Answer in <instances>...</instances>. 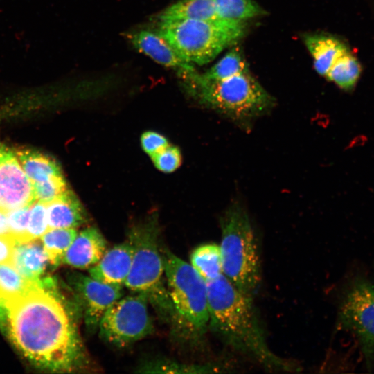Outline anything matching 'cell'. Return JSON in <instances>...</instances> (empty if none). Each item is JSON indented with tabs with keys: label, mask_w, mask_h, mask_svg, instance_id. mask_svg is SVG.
Wrapping results in <instances>:
<instances>
[{
	"label": "cell",
	"mask_w": 374,
	"mask_h": 374,
	"mask_svg": "<svg viewBox=\"0 0 374 374\" xmlns=\"http://www.w3.org/2000/svg\"><path fill=\"white\" fill-rule=\"evenodd\" d=\"M54 290L37 286L2 304L3 329L34 365L71 372L87 366L88 358L74 320Z\"/></svg>",
	"instance_id": "cell-1"
},
{
	"label": "cell",
	"mask_w": 374,
	"mask_h": 374,
	"mask_svg": "<svg viewBox=\"0 0 374 374\" xmlns=\"http://www.w3.org/2000/svg\"><path fill=\"white\" fill-rule=\"evenodd\" d=\"M209 326L234 350L263 368L275 371H297L299 367L276 355L267 344L253 303L223 274L207 281Z\"/></svg>",
	"instance_id": "cell-2"
},
{
	"label": "cell",
	"mask_w": 374,
	"mask_h": 374,
	"mask_svg": "<svg viewBox=\"0 0 374 374\" xmlns=\"http://www.w3.org/2000/svg\"><path fill=\"white\" fill-rule=\"evenodd\" d=\"M164 274L172 306V332L195 344L204 338L209 326L206 282L193 266L170 250H162Z\"/></svg>",
	"instance_id": "cell-3"
},
{
	"label": "cell",
	"mask_w": 374,
	"mask_h": 374,
	"mask_svg": "<svg viewBox=\"0 0 374 374\" xmlns=\"http://www.w3.org/2000/svg\"><path fill=\"white\" fill-rule=\"evenodd\" d=\"M222 274L240 291L253 297L261 281L260 259L249 217L238 204L220 220Z\"/></svg>",
	"instance_id": "cell-4"
},
{
	"label": "cell",
	"mask_w": 374,
	"mask_h": 374,
	"mask_svg": "<svg viewBox=\"0 0 374 374\" xmlns=\"http://www.w3.org/2000/svg\"><path fill=\"white\" fill-rule=\"evenodd\" d=\"M159 234L154 219L131 230L127 240L133 246L134 255L124 285L133 292L145 294L159 316L170 323L172 306L163 278L164 265Z\"/></svg>",
	"instance_id": "cell-5"
},
{
	"label": "cell",
	"mask_w": 374,
	"mask_h": 374,
	"mask_svg": "<svg viewBox=\"0 0 374 374\" xmlns=\"http://www.w3.org/2000/svg\"><path fill=\"white\" fill-rule=\"evenodd\" d=\"M158 32L184 61L203 65L238 41L244 34V24L188 19L163 20Z\"/></svg>",
	"instance_id": "cell-6"
},
{
	"label": "cell",
	"mask_w": 374,
	"mask_h": 374,
	"mask_svg": "<svg viewBox=\"0 0 374 374\" xmlns=\"http://www.w3.org/2000/svg\"><path fill=\"white\" fill-rule=\"evenodd\" d=\"M187 82L201 102L235 120L259 116L274 104L249 71L220 80H204L196 72Z\"/></svg>",
	"instance_id": "cell-7"
},
{
	"label": "cell",
	"mask_w": 374,
	"mask_h": 374,
	"mask_svg": "<svg viewBox=\"0 0 374 374\" xmlns=\"http://www.w3.org/2000/svg\"><path fill=\"white\" fill-rule=\"evenodd\" d=\"M133 293L114 303L98 324L100 338L116 347H127L146 337L154 330L147 295Z\"/></svg>",
	"instance_id": "cell-8"
},
{
	"label": "cell",
	"mask_w": 374,
	"mask_h": 374,
	"mask_svg": "<svg viewBox=\"0 0 374 374\" xmlns=\"http://www.w3.org/2000/svg\"><path fill=\"white\" fill-rule=\"evenodd\" d=\"M338 327L355 335L367 368L374 365V286L367 280L355 279L341 301Z\"/></svg>",
	"instance_id": "cell-9"
},
{
	"label": "cell",
	"mask_w": 374,
	"mask_h": 374,
	"mask_svg": "<svg viewBox=\"0 0 374 374\" xmlns=\"http://www.w3.org/2000/svg\"><path fill=\"white\" fill-rule=\"evenodd\" d=\"M68 280L82 306L86 328L93 333L98 330L107 310L123 296V287L102 283L78 272L70 274Z\"/></svg>",
	"instance_id": "cell-10"
},
{
	"label": "cell",
	"mask_w": 374,
	"mask_h": 374,
	"mask_svg": "<svg viewBox=\"0 0 374 374\" xmlns=\"http://www.w3.org/2000/svg\"><path fill=\"white\" fill-rule=\"evenodd\" d=\"M35 201L33 182L23 170L15 151L0 147V211L32 205Z\"/></svg>",
	"instance_id": "cell-11"
},
{
	"label": "cell",
	"mask_w": 374,
	"mask_h": 374,
	"mask_svg": "<svg viewBox=\"0 0 374 374\" xmlns=\"http://www.w3.org/2000/svg\"><path fill=\"white\" fill-rule=\"evenodd\" d=\"M126 36L138 51L158 64L173 69L184 80H189L196 72L192 64L184 61L159 32L140 30L127 33Z\"/></svg>",
	"instance_id": "cell-12"
},
{
	"label": "cell",
	"mask_w": 374,
	"mask_h": 374,
	"mask_svg": "<svg viewBox=\"0 0 374 374\" xmlns=\"http://www.w3.org/2000/svg\"><path fill=\"white\" fill-rule=\"evenodd\" d=\"M133 255L134 248L128 240L116 244L88 269L89 276L106 284L123 286L130 274Z\"/></svg>",
	"instance_id": "cell-13"
},
{
	"label": "cell",
	"mask_w": 374,
	"mask_h": 374,
	"mask_svg": "<svg viewBox=\"0 0 374 374\" xmlns=\"http://www.w3.org/2000/svg\"><path fill=\"white\" fill-rule=\"evenodd\" d=\"M107 250V241L100 231L89 226L80 233L66 251L62 263L73 268L89 269L95 265Z\"/></svg>",
	"instance_id": "cell-14"
},
{
	"label": "cell",
	"mask_w": 374,
	"mask_h": 374,
	"mask_svg": "<svg viewBox=\"0 0 374 374\" xmlns=\"http://www.w3.org/2000/svg\"><path fill=\"white\" fill-rule=\"evenodd\" d=\"M50 263L42 243L38 240L17 243L12 265L25 278L42 286V276Z\"/></svg>",
	"instance_id": "cell-15"
},
{
	"label": "cell",
	"mask_w": 374,
	"mask_h": 374,
	"mask_svg": "<svg viewBox=\"0 0 374 374\" xmlns=\"http://www.w3.org/2000/svg\"><path fill=\"white\" fill-rule=\"evenodd\" d=\"M48 229H75L86 222V214L77 197L66 190L60 196L45 203Z\"/></svg>",
	"instance_id": "cell-16"
},
{
	"label": "cell",
	"mask_w": 374,
	"mask_h": 374,
	"mask_svg": "<svg viewBox=\"0 0 374 374\" xmlns=\"http://www.w3.org/2000/svg\"><path fill=\"white\" fill-rule=\"evenodd\" d=\"M304 42L313 59L315 70L322 76H326L337 59L350 50L343 41L332 35H309L305 37Z\"/></svg>",
	"instance_id": "cell-17"
},
{
	"label": "cell",
	"mask_w": 374,
	"mask_h": 374,
	"mask_svg": "<svg viewBox=\"0 0 374 374\" xmlns=\"http://www.w3.org/2000/svg\"><path fill=\"white\" fill-rule=\"evenodd\" d=\"M159 19V21L181 19L224 21L217 15L214 0H179L165 9Z\"/></svg>",
	"instance_id": "cell-18"
},
{
	"label": "cell",
	"mask_w": 374,
	"mask_h": 374,
	"mask_svg": "<svg viewBox=\"0 0 374 374\" xmlns=\"http://www.w3.org/2000/svg\"><path fill=\"white\" fill-rule=\"evenodd\" d=\"M15 152L32 182L43 181L52 176L62 175L55 160L43 153L29 149L16 150Z\"/></svg>",
	"instance_id": "cell-19"
},
{
	"label": "cell",
	"mask_w": 374,
	"mask_h": 374,
	"mask_svg": "<svg viewBox=\"0 0 374 374\" xmlns=\"http://www.w3.org/2000/svg\"><path fill=\"white\" fill-rule=\"evenodd\" d=\"M190 264L206 282L222 275L220 245L207 243L198 246L190 255Z\"/></svg>",
	"instance_id": "cell-20"
},
{
	"label": "cell",
	"mask_w": 374,
	"mask_h": 374,
	"mask_svg": "<svg viewBox=\"0 0 374 374\" xmlns=\"http://www.w3.org/2000/svg\"><path fill=\"white\" fill-rule=\"evenodd\" d=\"M361 72L359 62L349 50L337 59L326 77L341 89L351 91L359 80Z\"/></svg>",
	"instance_id": "cell-21"
},
{
	"label": "cell",
	"mask_w": 374,
	"mask_h": 374,
	"mask_svg": "<svg viewBox=\"0 0 374 374\" xmlns=\"http://www.w3.org/2000/svg\"><path fill=\"white\" fill-rule=\"evenodd\" d=\"M40 286L27 280L8 263H0V303L15 299L30 290Z\"/></svg>",
	"instance_id": "cell-22"
},
{
	"label": "cell",
	"mask_w": 374,
	"mask_h": 374,
	"mask_svg": "<svg viewBox=\"0 0 374 374\" xmlns=\"http://www.w3.org/2000/svg\"><path fill=\"white\" fill-rule=\"evenodd\" d=\"M77 234L75 229H51L41 237L43 247L52 265L57 266L62 262Z\"/></svg>",
	"instance_id": "cell-23"
},
{
	"label": "cell",
	"mask_w": 374,
	"mask_h": 374,
	"mask_svg": "<svg viewBox=\"0 0 374 374\" xmlns=\"http://www.w3.org/2000/svg\"><path fill=\"white\" fill-rule=\"evenodd\" d=\"M214 3L220 19L227 21L242 22L265 13L253 0H214Z\"/></svg>",
	"instance_id": "cell-24"
},
{
	"label": "cell",
	"mask_w": 374,
	"mask_h": 374,
	"mask_svg": "<svg viewBox=\"0 0 374 374\" xmlns=\"http://www.w3.org/2000/svg\"><path fill=\"white\" fill-rule=\"evenodd\" d=\"M249 71L240 49L236 46L228 51L215 64L199 76L208 80H220Z\"/></svg>",
	"instance_id": "cell-25"
},
{
	"label": "cell",
	"mask_w": 374,
	"mask_h": 374,
	"mask_svg": "<svg viewBox=\"0 0 374 374\" xmlns=\"http://www.w3.org/2000/svg\"><path fill=\"white\" fill-rule=\"evenodd\" d=\"M221 367L217 365H188L159 361L146 364L141 366L140 373H209L220 372Z\"/></svg>",
	"instance_id": "cell-26"
},
{
	"label": "cell",
	"mask_w": 374,
	"mask_h": 374,
	"mask_svg": "<svg viewBox=\"0 0 374 374\" xmlns=\"http://www.w3.org/2000/svg\"><path fill=\"white\" fill-rule=\"evenodd\" d=\"M48 230L46 204L35 200L30 206L27 227L28 242L38 240Z\"/></svg>",
	"instance_id": "cell-27"
},
{
	"label": "cell",
	"mask_w": 374,
	"mask_h": 374,
	"mask_svg": "<svg viewBox=\"0 0 374 374\" xmlns=\"http://www.w3.org/2000/svg\"><path fill=\"white\" fill-rule=\"evenodd\" d=\"M35 200L48 203L62 195L67 189L62 175H54L47 180L33 182Z\"/></svg>",
	"instance_id": "cell-28"
},
{
	"label": "cell",
	"mask_w": 374,
	"mask_h": 374,
	"mask_svg": "<svg viewBox=\"0 0 374 374\" xmlns=\"http://www.w3.org/2000/svg\"><path fill=\"white\" fill-rule=\"evenodd\" d=\"M30 206H24L6 213L10 235L17 243L28 242L27 227Z\"/></svg>",
	"instance_id": "cell-29"
},
{
	"label": "cell",
	"mask_w": 374,
	"mask_h": 374,
	"mask_svg": "<svg viewBox=\"0 0 374 374\" xmlns=\"http://www.w3.org/2000/svg\"><path fill=\"white\" fill-rule=\"evenodd\" d=\"M150 157L155 167L166 173L175 171L181 163V154L179 148L170 144Z\"/></svg>",
	"instance_id": "cell-30"
},
{
	"label": "cell",
	"mask_w": 374,
	"mask_h": 374,
	"mask_svg": "<svg viewBox=\"0 0 374 374\" xmlns=\"http://www.w3.org/2000/svg\"><path fill=\"white\" fill-rule=\"evenodd\" d=\"M141 143L143 150L150 157L169 145L166 137L152 131L145 132L141 135Z\"/></svg>",
	"instance_id": "cell-31"
},
{
	"label": "cell",
	"mask_w": 374,
	"mask_h": 374,
	"mask_svg": "<svg viewBox=\"0 0 374 374\" xmlns=\"http://www.w3.org/2000/svg\"><path fill=\"white\" fill-rule=\"evenodd\" d=\"M16 244L17 242L11 236H0V263L12 265Z\"/></svg>",
	"instance_id": "cell-32"
},
{
	"label": "cell",
	"mask_w": 374,
	"mask_h": 374,
	"mask_svg": "<svg viewBox=\"0 0 374 374\" xmlns=\"http://www.w3.org/2000/svg\"><path fill=\"white\" fill-rule=\"evenodd\" d=\"M0 236H11L6 213L1 211H0Z\"/></svg>",
	"instance_id": "cell-33"
},
{
	"label": "cell",
	"mask_w": 374,
	"mask_h": 374,
	"mask_svg": "<svg viewBox=\"0 0 374 374\" xmlns=\"http://www.w3.org/2000/svg\"><path fill=\"white\" fill-rule=\"evenodd\" d=\"M0 147H1V144H0Z\"/></svg>",
	"instance_id": "cell-34"
}]
</instances>
